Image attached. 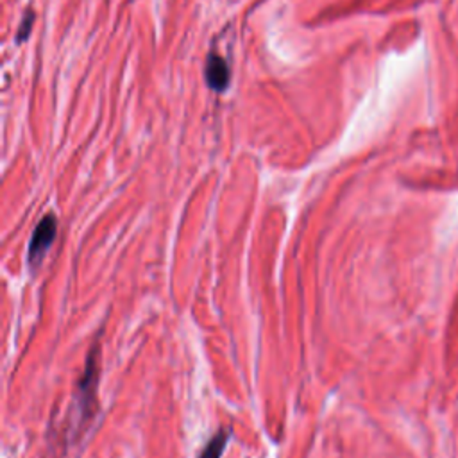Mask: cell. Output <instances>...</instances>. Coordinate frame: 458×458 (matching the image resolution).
Masks as SVG:
<instances>
[{
    "label": "cell",
    "instance_id": "obj_1",
    "mask_svg": "<svg viewBox=\"0 0 458 458\" xmlns=\"http://www.w3.org/2000/svg\"><path fill=\"white\" fill-rule=\"evenodd\" d=\"M97 383H98V349L93 347L86 360L84 372L73 394L75 404L72 408V413L77 415V419L70 426L77 433L84 431V428L89 424L91 417L97 411Z\"/></svg>",
    "mask_w": 458,
    "mask_h": 458
},
{
    "label": "cell",
    "instance_id": "obj_2",
    "mask_svg": "<svg viewBox=\"0 0 458 458\" xmlns=\"http://www.w3.org/2000/svg\"><path fill=\"white\" fill-rule=\"evenodd\" d=\"M55 231H57V220H55V216L52 213L45 215L38 222V225H36V229L32 231V236H30L29 256H27L29 258V265L32 268H36L43 261L47 250L52 247V243L55 240Z\"/></svg>",
    "mask_w": 458,
    "mask_h": 458
},
{
    "label": "cell",
    "instance_id": "obj_3",
    "mask_svg": "<svg viewBox=\"0 0 458 458\" xmlns=\"http://www.w3.org/2000/svg\"><path fill=\"white\" fill-rule=\"evenodd\" d=\"M206 81L211 89L224 91L229 82L227 63L218 54H209L206 63Z\"/></svg>",
    "mask_w": 458,
    "mask_h": 458
},
{
    "label": "cell",
    "instance_id": "obj_4",
    "mask_svg": "<svg viewBox=\"0 0 458 458\" xmlns=\"http://www.w3.org/2000/svg\"><path fill=\"white\" fill-rule=\"evenodd\" d=\"M227 442H229V429L227 428H220L211 437V440L204 445V449L200 451L199 458H220Z\"/></svg>",
    "mask_w": 458,
    "mask_h": 458
},
{
    "label": "cell",
    "instance_id": "obj_5",
    "mask_svg": "<svg viewBox=\"0 0 458 458\" xmlns=\"http://www.w3.org/2000/svg\"><path fill=\"white\" fill-rule=\"evenodd\" d=\"M32 21H34V14L32 13H27L21 25H20V32H18V41H21L29 32H30V27H32Z\"/></svg>",
    "mask_w": 458,
    "mask_h": 458
}]
</instances>
